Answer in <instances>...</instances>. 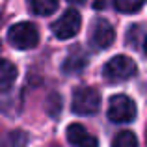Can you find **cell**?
Instances as JSON below:
<instances>
[{
    "label": "cell",
    "mask_w": 147,
    "mask_h": 147,
    "mask_svg": "<svg viewBox=\"0 0 147 147\" xmlns=\"http://www.w3.org/2000/svg\"><path fill=\"white\" fill-rule=\"evenodd\" d=\"M7 41L11 43V47L19 49V50H28L37 47L39 43V32H37L36 24L28 21H22L13 24L7 30Z\"/></svg>",
    "instance_id": "cell-1"
},
{
    "label": "cell",
    "mask_w": 147,
    "mask_h": 147,
    "mask_svg": "<svg viewBox=\"0 0 147 147\" xmlns=\"http://www.w3.org/2000/svg\"><path fill=\"white\" fill-rule=\"evenodd\" d=\"M102 75L108 82H125L136 75V61L125 54L114 56L102 67Z\"/></svg>",
    "instance_id": "cell-2"
},
{
    "label": "cell",
    "mask_w": 147,
    "mask_h": 147,
    "mask_svg": "<svg viewBox=\"0 0 147 147\" xmlns=\"http://www.w3.org/2000/svg\"><path fill=\"white\" fill-rule=\"evenodd\" d=\"M100 95L93 88H78L73 93V112L76 115H93L99 112Z\"/></svg>",
    "instance_id": "cell-3"
},
{
    "label": "cell",
    "mask_w": 147,
    "mask_h": 147,
    "mask_svg": "<svg viewBox=\"0 0 147 147\" xmlns=\"http://www.w3.org/2000/svg\"><path fill=\"white\" fill-rule=\"evenodd\" d=\"M136 117V104L127 95H114L108 106V119L114 123H130Z\"/></svg>",
    "instance_id": "cell-4"
},
{
    "label": "cell",
    "mask_w": 147,
    "mask_h": 147,
    "mask_svg": "<svg viewBox=\"0 0 147 147\" xmlns=\"http://www.w3.org/2000/svg\"><path fill=\"white\" fill-rule=\"evenodd\" d=\"M82 26V19L76 9H67L56 22L52 24V34L58 39H71L78 34Z\"/></svg>",
    "instance_id": "cell-5"
},
{
    "label": "cell",
    "mask_w": 147,
    "mask_h": 147,
    "mask_svg": "<svg viewBox=\"0 0 147 147\" xmlns=\"http://www.w3.org/2000/svg\"><path fill=\"white\" fill-rule=\"evenodd\" d=\"M115 39V32L112 28V24L104 19H97L93 22V28H91V45L95 49H108Z\"/></svg>",
    "instance_id": "cell-6"
},
{
    "label": "cell",
    "mask_w": 147,
    "mask_h": 147,
    "mask_svg": "<svg viewBox=\"0 0 147 147\" xmlns=\"http://www.w3.org/2000/svg\"><path fill=\"white\" fill-rule=\"evenodd\" d=\"M67 140L73 147H99V140L78 123L67 127Z\"/></svg>",
    "instance_id": "cell-7"
},
{
    "label": "cell",
    "mask_w": 147,
    "mask_h": 147,
    "mask_svg": "<svg viewBox=\"0 0 147 147\" xmlns=\"http://www.w3.org/2000/svg\"><path fill=\"white\" fill-rule=\"evenodd\" d=\"M17 80V67L7 60H0V93H6Z\"/></svg>",
    "instance_id": "cell-8"
},
{
    "label": "cell",
    "mask_w": 147,
    "mask_h": 147,
    "mask_svg": "<svg viewBox=\"0 0 147 147\" xmlns=\"http://www.w3.org/2000/svg\"><path fill=\"white\" fill-rule=\"evenodd\" d=\"M28 6L32 13L47 17L58 9V0H28Z\"/></svg>",
    "instance_id": "cell-9"
},
{
    "label": "cell",
    "mask_w": 147,
    "mask_h": 147,
    "mask_svg": "<svg viewBox=\"0 0 147 147\" xmlns=\"http://www.w3.org/2000/svg\"><path fill=\"white\" fill-rule=\"evenodd\" d=\"M112 147H138V138L130 130H123L112 142Z\"/></svg>",
    "instance_id": "cell-10"
},
{
    "label": "cell",
    "mask_w": 147,
    "mask_h": 147,
    "mask_svg": "<svg viewBox=\"0 0 147 147\" xmlns=\"http://www.w3.org/2000/svg\"><path fill=\"white\" fill-rule=\"evenodd\" d=\"M144 2L145 0H115L114 6L121 13H136L144 7Z\"/></svg>",
    "instance_id": "cell-11"
},
{
    "label": "cell",
    "mask_w": 147,
    "mask_h": 147,
    "mask_svg": "<svg viewBox=\"0 0 147 147\" xmlns=\"http://www.w3.org/2000/svg\"><path fill=\"white\" fill-rule=\"evenodd\" d=\"M86 63L88 61L82 54H71L63 63V73H76V71H80V69H84Z\"/></svg>",
    "instance_id": "cell-12"
},
{
    "label": "cell",
    "mask_w": 147,
    "mask_h": 147,
    "mask_svg": "<svg viewBox=\"0 0 147 147\" xmlns=\"http://www.w3.org/2000/svg\"><path fill=\"white\" fill-rule=\"evenodd\" d=\"M69 2H73V4H86V0H69Z\"/></svg>",
    "instance_id": "cell-13"
},
{
    "label": "cell",
    "mask_w": 147,
    "mask_h": 147,
    "mask_svg": "<svg viewBox=\"0 0 147 147\" xmlns=\"http://www.w3.org/2000/svg\"><path fill=\"white\" fill-rule=\"evenodd\" d=\"M144 52L147 54V37H145V41H144Z\"/></svg>",
    "instance_id": "cell-14"
}]
</instances>
